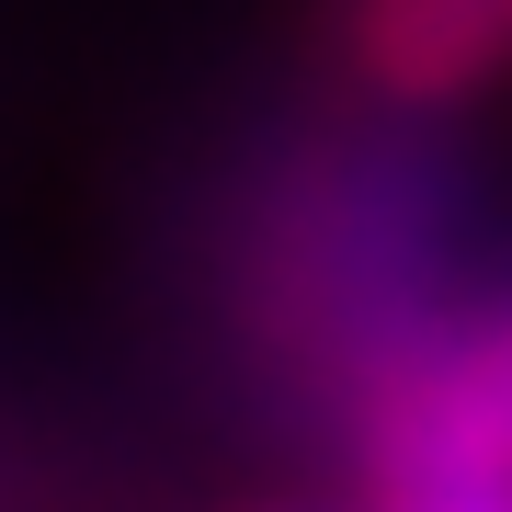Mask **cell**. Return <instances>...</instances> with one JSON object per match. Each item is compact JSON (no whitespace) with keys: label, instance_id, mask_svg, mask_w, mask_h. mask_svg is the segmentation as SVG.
I'll use <instances>...</instances> for the list:
<instances>
[{"label":"cell","instance_id":"obj_1","mask_svg":"<svg viewBox=\"0 0 512 512\" xmlns=\"http://www.w3.org/2000/svg\"><path fill=\"white\" fill-rule=\"evenodd\" d=\"M353 467L399 512H512V285L421 319L353 387Z\"/></svg>","mask_w":512,"mask_h":512},{"label":"cell","instance_id":"obj_2","mask_svg":"<svg viewBox=\"0 0 512 512\" xmlns=\"http://www.w3.org/2000/svg\"><path fill=\"white\" fill-rule=\"evenodd\" d=\"M342 57L399 114L478 103L512 80V0H342Z\"/></svg>","mask_w":512,"mask_h":512}]
</instances>
